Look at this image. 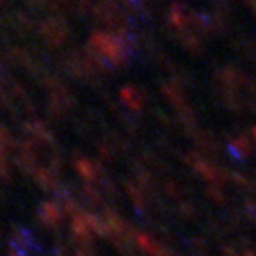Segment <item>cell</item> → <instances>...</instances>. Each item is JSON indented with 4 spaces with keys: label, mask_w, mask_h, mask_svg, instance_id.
Instances as JSON below:
<instances>
[{
    "label": "cell",
    "mask_w": 256,
    "mask_h": 256,
    "mask_svg": "<svg viewBox=\"0 0 256 256\" xmlns=\"http://www.w3.org/2000/svg\"><path fill=\"white\" fill-rule=\"evenodd\" d=\"M11 244L14 246V249L18 251H27L34 246V238L32 235L24 228H14L11 233Z\"/></svg>",
    "instance_id": "1"
},
{
    "label": "cell",
    "mask_w": 256,
    "mask_h": 256,
    "mask_svg": "<svg viewBox=\"0 0 256 256\" xmlns=\"http://www.w3.org/2000/svg\"><path fill=\"white\" fill-rule=\"evenodd\" d=\"M38 219H40L44 226H56V224H59V219H60L59 208H56V204H52V203H44L43 206L40 208Z\"/></svg>",
    "instance_id": "2"
},
{
    "label": "cell",
    "mask_w": 256,
    "mask_h": 256,
    "mask_svg": "<svg viewBox=\"0 0 256 256\" xmlns=\"http://www.w3.org/2000/svg\"><path fill=\"white\" fill-rule=\"evenodd\" d=\"M6 2H8V0H0V4H6Z\"/></svg>",
    "instance_id": "3"
}]
</instances>
